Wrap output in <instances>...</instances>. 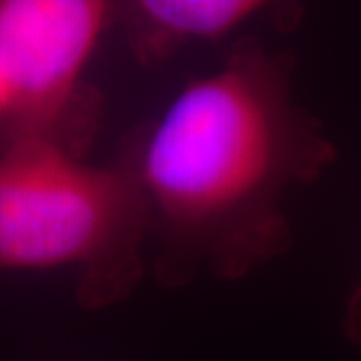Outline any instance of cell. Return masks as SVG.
Wrapping results in <instances>:
<instances>
[{
    "label": "cell",
    "mask_w": 361,
    "mask_h": 361,
    "mask_svg": "<svg viewBox=\"0 0 361 361\" xmlns=\"http://www.w3.org/2000/svg\"><path fill=\"white\" fill-rule=\"evenodd\" d=\"M293 71L291 52L245 35L125 135L116 163L141 195L157 283L239 281L291 249L285 197L337 159Z\"/></svg>",
    "instance_id": "obj_1"
},
{
    "label": "cell",
    "mask_w": 361,
    "mask_h": 361,
    "mask_svg": "<svg viewBox=\"0 0 361 361\" xmlns=\"http://www.w3.org/2000/svg\"><path fill=\"white\" fill-rule=\"evenodd\" d=\"M71 269L82 310L125 301L149 269L141 195L118 163L35 137L0 145V271Z\"/></svg>",
    "instance_id": "obj_2"
},
{
    "label": "cell",
    "mask_w": 361,
    "mask_h": 361,
    "mask_svg": "<svg viewBox=\"0 0 361 361\" xmlns=\"http://www.w3.org/2000/svg\"><path fill=\"white\" fill-rule=\"evenodd\" d=\"M115 26L116 2L0 0V75L8 97L0 145L35 137L87 155L103 103L85 71Z\"/></svg>",
    "instance_id": "obj_3"
},
{
    "label": "cell",
    "mask_w": 361,
    "mask_h": 361,
    "mask_svg": "<svg viewBox=\"0 0 361 361\" xmlns=\"http://www.w3.org/2000/svg\"><path fill=\"white\" fill-rule=\"evenodd\" d=\"M301 8L267 0H129L116 2V26L139 65L161 66L193 44L241 39L261 20L295 25Z\"/></svg>",
    "instance_id": "obj_4"
},
{
    "label": "cell",
    "mask_w": 361,
    "mask_h": 361,
    "mask_svg": "<svg viewBox=\"0 0 361 361\" xmlns=\"http://www.w3.org/2000/svg\"><path fill=\"white\" fill-rule=\"evenodd\" d=\"M341 329L343 336L353 348L361 351V281L353 291L349 293L345 307H343V317H341Z\"/></svg>",
    "instance_id": "obj_5"
},
{
    "label": "cell",
    "mask_w": 361,
    "mask_h": 361,
    "mask_svg": "<svg viewBox=\"0 0 361 361\" xmlns=\"http://www.w3.org/2000/svg\"><path fill=\"white\" fill-rule=\"evenodd\" d=\"M6 113H8V97H6V87H4V80L0 75V129L6 121Z\"/></svg>",
    "instance_id": "obj_6"
}]
</instances>
